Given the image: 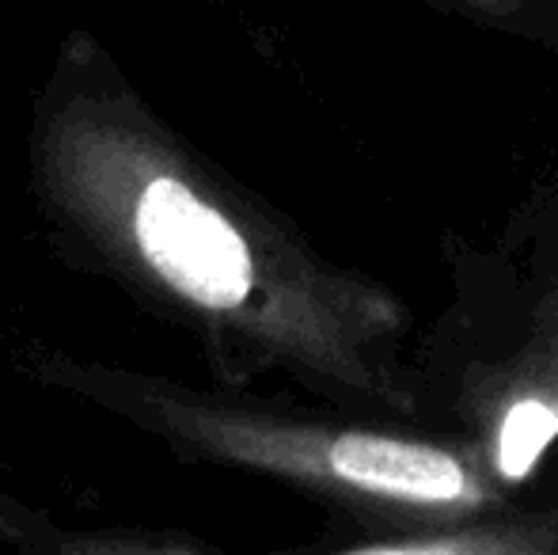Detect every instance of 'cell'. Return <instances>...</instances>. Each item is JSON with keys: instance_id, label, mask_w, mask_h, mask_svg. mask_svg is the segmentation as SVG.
I'll return each mask as SVG.
<instances>
[{"instance_id": "1", "label": "cell", "mask_w": 558, "mask_h": 555, "mask_svg": "<svg viewBox=\"0 0 558 555\" xmlns=\"http://www.w3.org/2000/svg\"><path fill=\"white\" fill-rule=\"evenodd\" d=\"M27 198L73 275L183 331L225 388L281 373L327 403L411 419V312L338 267L198 148L92 27L65 31L31 92Z\"/></svg>"}, {"instance_id": "2", "label": "cell", "mask_w": 558, "mask_h": 555, "mask_svg": "<svg viewBox=\"0 0 558 555\" xmlns=\"http://www.w3.org/2000/svg\"><path fill=\"white\" fill-rule=\"evenodd\" d=\"M15 370L35 388L88 403L153 437L179 464L263 475L353 518H373L380 529L448 526L506 503V487L471 442L301 415L225 385L194 388L43 339L20 350Z\"/></svg>"}, {"instance_id": "3", "label": "cell", "mask_w": 558, "mask_h": 555, "mask_svg": "<svg viewBox=\"0 0 558 555\" xmlns=\"http://www.w3.org/2000/svg\"><path fill=\"white\" fill-rule=\"evenodd\" d=\"M460 411L498 487H521L558 442V312L539 319L509 362L475 377Z\"/></svg>"}, {"instance_id": "4", "label": "cell", "mask_w": 558, "mask_h": 555, "mask_svg": "<svg viewBox=\"0 0 558 555\" xmlns=\"http://www.w3.org/2000/svg\"><path fill=\"white\" fill-rule=\"evenodd\" d=\"M0 548L23 555H186L206 552L209 544L186 533H160V529H73L38 506L0 491Z\"/></svg>"}, {"instance_id": "5", "label": "cell", "mask_w": 558, "mask_h": 555, "mask_svg": "<svg viewBox=\"0 0 558 555\" xmlns=\"http://www.w3.org/2000/svg\"><path fill=\"white\" fill-rule=\"evenodd\" d=\"M445 8H456V12H468V15H478V20H490V23H501V20H517L524 12V0H437Z\"/></svg>"}]
</instances>
